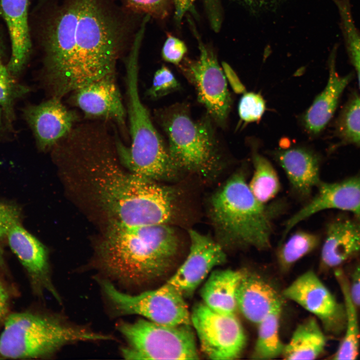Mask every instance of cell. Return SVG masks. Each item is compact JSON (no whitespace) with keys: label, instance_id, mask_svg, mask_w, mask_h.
Masks as SVG:
<instances>
[{"label":"cell","instance_id":"cell-21","mask_svg":"<svg viewBox=\"0 0 360 360\" xmlns=\"http://www.w3.org/2000/svg\"><path fill=\"white\" fill-rule=\"evenodd\" d=\"M276 158L292 190L300 198L309 196L321 182L320 160L312 151L302 148H290L277 152Z\"/></svg>","mask_w":360,"mask_h":360},{"label":"cell","instance_id":"cell-9","mask_svg":"<svg viewBox=\"0 0 360 360\" xmlns=\"http://www.w3.org/2000/svg\"><path fill=\"white\" fill-rule=\"evenodd\" d=\"M188 21L198 42L199 56L196 60L185 59L178 66L194 86L198 100L208 116L224 126L232 104L226 78L213 50L204 44L192 18L189 16Z\"/></svg>","mask_w":360,"mask_h":360},{"label":"cell","instance_id":"cell-16","mask_svg":"<svg viewBox=\"0 0 360 360\" xmlns=\"http://www.w3.org/2000/svg\"><path fill=\"white\" fill-rule=\"evenodd\" d=\"M73 92L74 104L87 116L112 120L125 132L127 112L114 74L92 82Z\"/></svg>","mask_w":360,"mask_h":360},{"label":"cell","instance_id":"cell-19","mask_svg":"<svg viewBox=\"0 0 360 360\" xmlns=\"http://www.w3.org/2000/svg\"><path fill=\"white\" fill-rule=\"evenodd\" d=\"M29 4L30 0H0V13L7 26L11 42V55L6 67L14 77L24 70L31 52Z\"/></svg>","mask_w":360,"mask_h":360},{"label":"cell","instance_id":"cell-4","mask_svg":"<svg viewBox=\"0 0 360 360\" xmlns=\"http://www.w3.org/2000/svg\"><path fill=\"white\" fill-rule=\"evenodd\" d=\"M246 180L244 171L236 172L216 193L212 219L226 245L265 250L270 246L272 220L281 208L260 202Z\"/></svg>","mask_w":360,"mask_h":360},{"label":"cell","instance_id":"cell-7","mask_svg":"<svg viewBox=\"0 0 360 360\" xmlns=\"http://www.w3.org/2000/svg\"><path fill=\"white\" fill-rule=\"evenodd\" d=\"M168 139L170 155L177 168L206 175L220 164L219 144L211 118L195 120L184 104L155 112Z\"/></svg>","mask_w":360,"mask_h":360},{"label":"cell","instance_id":"cell-44","mask_svg":"<svg viewBox=\"0 0 360 360\" xmlns=\"http://www.w3.org/2000/svg\"><path fill=\"white\" fill-rule=\"evenodd\" d=\"M2 63H3L2 60V52H1V50L0 48V64H2Z\"/></svg>","mask_w":360,"mask_h":360},{"label":"cell","instance_id":"cell-37","mask_svg":"<svg viewBox=\"0 0 360 360\" xmlns=\"http://www.w3.org/2000/svg\"><path fill=\"white\" fill-rule=\"evenodd\" d=\"M20 212L13 206L0 204V237L7 236L10 228L19 224Z\"/></svg>","mask_w":360,"mask_h":360},{"label":"cell","instance_id":"cell-32","mask_svg":"<svg viewBox=\"0 0 360 360\" xmlns=\"http://www.w3.org/2000/svg\"><path fill=\"white\" fill-rule=\"evenodd\" d=\"M125 6L136 14H144L162 20L170 14L173 0H123Z\"/></svg>","mask_w":360,"mask_h":360},{"label":"cell","instance_id":"cell-1","mask_svg":"<svg viewBox=\"0 0 360 360\" xmlns=\"http://www.w3.org/2000/svg\"><path fill=\"white\" fill-rule=\"evenodd\" d=\"M130 28L106 0H64L42 32L44 77L52 96L114 74Z\"/></svg>","mask_w":360,"mask_h":360},{"label":"cell","instance_id":"cell-31","mask_svg":"<svg viewBox=\"0 0 360 360\" xmlns=\"http://www.w3.org/2000/svg\"><path fill=\"white\" fill-rule=\"evenodd\" d=\"M338 131L346 142L360 147V97L354 98L344 109L338 120Z\"/></svg>","mask_w":360,"mask_h":360},{"label":"cell","instance_id":"cell-30","mask_svg":"<svg viewBox=\"0 0 360 360\" xmlns=\"http://www.w3.org/2000/svg\"><path fill=\"white\" fill-rule=\"evenodd\" d=\"M3 63L0 64V108L6 120L12 124L14 118V104L16 100L24 96L29 88L18 83Z\"/></svg>","mask_w":360,"mask_h":360},{"label":"cell","instance_id":"cell-40","mask_svg":"<svg viewBox=\"0 0 360 360\" xmlns=\"http://www.w3.org/2000/svg\"><path fill=\"white\" fill-rule=\"evenodd\" d=\"M222 66L226 78L234 90L238 94L246 92L244 86L232 68L225 62H222Z\"/></svg>","mask_w":360,"mask_h":360},{"label":"cell","instance_id":"cell-8","mask_svg":"<svg viewBox=\"0 0 360 360\" xmlns=\"http://www.w3.org/2000/svg\"><path fill=\"white\" fill-rule=\"evenodd\" d=\"M118 328L127 342L122 352L126 359H199L190 324L166 325L142 318L120 322Z\"/></svg>","mask_w":360,"mask_h":360},{"label":"cell","instance_id":"cell-34","mask_svg":"<svg viewBox=\"0 0 360 360\" xmlns=\"http://www.w3.org/2000/svg\"><path fill=\"white\" fill-rule=\"evenodd\" d=\"M265 102L262 96L254 92H244L238 106L240 118L246 122L260 119L265 110Z\"/></svg>","mask_w":360,"mask_h":360},{"label":"cell","instance_id":"cell-2","mask_svg":"<svg viewBox=\"0 0 360 360\" xmlns=\"http://www.w3.org/2000/svg\"><path fill=\"white\" fill-rule=\"evenodd\" d=\"M114 148L100 146L86 162L110 220L130 226L168 224L174 208L172 190L156 180L124 172L116 162Z\"/></svg>","mask_w":360,"mask_h":360},{"label":"cell","instance_id":"cell-6","mask_svg":"<svg viewBox=\"0 0 360 360\" xmlns=\"http://www.w3.org/2000/svg\"><path fill=\"white\" fill-rule=\"evenodd\" d=\"M110 340L111 336L71 324L56 315L14 313L6 318L0 336V358L48 357L69 344Z\"/></svg>","mask_w":360,"mask_h":360},{"label":"cell","instance_id":"cell-38","mask_svg":"<svg viewBox=\"0 0 360 360\" xmlns=\"http://www.w3.org/2000/svg\"><path fill=\"white\" fill-rule=\"evenodd\" d=\"M196 0H173L174 19L178 26L181 24L184 15L188 12L197 18V12L194 7Z\"/></svg>","mask_w":360,"mask_h":360},{"label":"cell","instance_id":"cell-26","mask_svg":"<svg viewBox=\"0 0 360 360\" xmlns=\"http://www.w3.org/2000/svg\"><path fill=\"white\" fill-rule=\"evenodd\" d=\"M281 311L280 308L270 313L257 324L258 335L250 356L252 359L272 360L282 355L285 344L279 333Z\"/></svg>","mask_w":360,"mask_h":360},{"label":"cell","instance_id":"cell-28","mask_svg":"<svg viewBox=\"0 0 360 360\" xmlns=\"http://www.w3.org/2000/svg\"><path fill=\"white\" fill-rule=\"evenodd\" d=\"M320 242V237L316 234L301 230L294 232L287 240L280 242L276 254L280 268L288 270L296 262L314 250Z\"/></svg>","mask_w":360,"mask_h":360},{"label":"cell","instance_id":"cell-11","mask_svg":"<svg viewBox=\"0 0 360 360\" xmlns=\"http://www.w3.org/2000/svg\"><path fill=\"white\" fill-rule=\"evenodd\" d=\"M190 316L200 350L208 358L230 360L240 356L246 336L235 314L218 313L200 302L194 305Z\"/></svg>","mask_w":360,"mask_h":360},{"label":"cell","instance_id":"cell-43","mask_svg":"<svg viewBox=\"0 0 360 360\" xmlns=\"http://www.w3.org/2000/svg\"><path fill=\"white\" fill-rule=\"evenodd\" d=\"M4 120H6V118L2 109L0 108V132L4 128Z\"/></svg>","mask_w":360,"mask_h":360},{"label":"cell","instance_id":"cell-42","mask_svg":"<svg viewBox=\"0 0 360 360\" xmlns=\"http://www.w3.org/2000/svg\"><path fill=\"white\" fill-rule=\"evenodd\" d=\"M204 6L207 8H212L218 6L221 0H202Z\"/></svg>","mask_w":360,"mask_h":360},{"label":"cell","instance_id":"cell-14","mask_svg":"<svg viewBox=\"0 0 360 360\" xmlns=\"http://www.w3.org/2000/svg\"><path fill=\"white\" fill-rule=\"evenodd\" d=\"M317 188L315 196L286 221L281 241L298 224L323 210H338L360 221V174L336 182H321Z\"/></svg>","mask_w":360,"mask_h":360},{"label":"cell","instance_id":"cell-5","mask_svg":"<svg viewBox=\"0 0 360 360\" xmlns=\"http://www.w3.org/2000/svg\"><path fill=\"white\" fill-rule=\"evenodd\" d=\"M140 48L132 47L126 60V83L131 144L126 146L114 134L116 149L132 173L154 180L172 178L177 166L140 100L138 88Z\"/></svg>","mask_w":360,"mask_h":360},{"label":"cell","instance_id":"cell-33","mask_svg":"<svg viewBox=\"0 0 360 360\" xmlns=\"http://www.w3.org/2000/svg\"><path fill=\"white\" fill-rule=\"evenodd\" d=\"M180 88V84L171 70L163 66L157 70L152 86L147 92L151 98H158Z\"/></svg>","mask_w":360,"mask_h":360},{"label":"cell","instance_id":"cell-24","mask_svg":"<svg viewBox=\"0 0 360 360\" xmlns=\"http://www.w3.org/2000/svg\"><path fill=\"white\" fill-rule=\"evenodd\" d=\"M326 338L316 318L310 317L299 324L282 356L285 360H314L324 351Z\"/></svg>","mask_w":360,"mask_h":360},{"label":"cell","instance_id":"cell-12","mask_svg":"<svg viewBox=\"0 0 360 360\" xmlns=\"http://www.w3.org/2000/svg\"><path fill=\"white\" fill-rule=\"evenodd\" d=\"M282 296L313 314L328 332L336 334L344 330V304L338 302L312 270L298 277L284 290Z\"/></svg>","mask_w":360,"mask_h":360},{"label":"cell","instance_id":"cell-23","mask_svg":"<svg viewBox=\"0 0 360 360\" xmlns=\"http://www.w3.org/2000/svg\"><path fill=\"white\" fill-rule=\"evenodd\" d=\"M244 272L230 269L212 272L200 290L204 304L218 313L234 314L237 290Z\"/></svg>","mask_w":360,"mask_h":360},{"label":"cell","instance_id":"cell-13","mask_svg":"<svg viewBox=\"0 0 360 360\" xmlns=\"http://www.w3.org/2000/svg\"><path fill=\"white\" fill-rule=\"evenodd\" d=\"M188 254L165 283L184 298L192 296L214 268L224 264L226 255L222 246L196 230L188 232Z\"/></svg>","mask_w":360,"mask_h":360},{"label":"cell","instance_id":"cell-10","mask_svg":"<svg viewBox=\"0 0 360 360\" xmlns=\"http://www.w3.org/2000/svg\"><path fill=\"white\" fill-rule=\"evenodd\" d=\"M99 282L105 296L120 314H136L170 326L190 323V314L184 298L166 284L155 290L130 294L120 291L108 280Z\"/></svg>","mask_w":360,"mask_h":360},{"label":"cell","instance_id":"cell-39","mask_svg":"<svg viewBox=\"0 0 360 360\" xmlns=\"http://www.w3.org/2000/svg\"><path fill=\"white\" fill-rule=\"evenodd\" d=\"M350 296L356 308H360V264L354 269L348 282Z\"/></svg>","mask_w":360,"mask_h":360},{"label":"cell","instance_id":"cell-29","mask_svg":"<svg viewBox=\"0 0 360 360\" xmlns=\"http://www.w3.org/2000/svg\"><path fill=\"white\" fill-rule=\"evenodd\" d=\"M337 6L340 26L348 56L357 74L360 88V32L353 20L350 0H332Z\"/></svg>","mask_w":360,"mask_h":360},{"label":"cell","instance_id":"cell-20","mask_svg":"<svg viewBox=\"0 0 360 360\" xmlns=\"http://www.w3.org/2000/svg\"><path fill=\"white\" fill-rule=\"evenodd\" d=\"M237 308L249 321L258 324L270 313L282 308V298L260 276L244 272L236 293Z\"/></svg>","mask_w":360,"mask_h":360},{"label":"cell","instance_id":"cell-18","mask_svg":"<svg viewBox=\"0 0 360 360\" xmlns=\"http://www.w3.org/2000/svg\"><path fill=\"white\" fill-rule=\"evenodd\" d=\"M360 256V221L342 212L327 223L320 253L325 268L337 267Z\"/></svg>","mask_w":360,"mask_h":360},{"label":"cell","instance_id":"cell-41","mask_svg":"<svg viewBox=\"0 0 360 360\" xmlns=\"http://www.w3.org/2000/svg\"><path fill=\"white\" fill-rule=\"evenodd\" d=\"M8 296L4 286L0 284V320L6 316L8 308Z\"/></svg>","mask_w":360,"mask_h":360},{"label":"cell","instance_id":"cell-27","mask_svg":"<svg viewBox=\"0 0 360 360\" xmlns=\"http://www.w3.org/2000/svg\"><path fill=\"white\" fill-rule=\"evenodd\" d=\"M254 172L248 186L260 202L267 204L275 197L280 189L278 175L265 157L256 152L252 154Z\"/></svg>","mask_w":360,"mask_h":360},{"label":"cell","instance_id":"cell-36","mask_svg":"<svg viewBox=\"0 0 360 360\" xmlns=\"http://www.w3.org/2000/svg\"><path fill=\"white\" fill-rule=\"evenodd\" d=\"M254 14L275 12L286 0H233Z\"/></svg>","mask_w":360,"mask_h":360},{"label":"cell","instance_id":"cell-17","mask_svg":"<svg viewBox=\"0 0 360 360\" xmlns=\"http://www.w3.org/2000/svg\"><path fill=\"white\" fill-rule=\"evenodd\" d=\"M7 236L10 248L27 272L36 291L40 294L48 292L61 302L52 282L48 254L43 244L19 224L12 227Z\"/></svg>","mask_w":360,"mask_h":360},{"label":"cell","instance_id":"cell-15","mask_svg":"<svg viewBox=\"0 0 360 360\" xmlns=\"http://www.w3.org/2000/svg\"><path fill=\"white\" fill-rule=\"evenodd\" d=\"M22 113L37 145L42 150L55 146L66 136L78 119L76 114L66 108L56 96L40 104L28 105Z\"/></svg>","mask_w":360,"mask_h":360},{"label":"cell","instance_id":"cell-25","mask_svg":"<svg viewBox=\"0 0 360 360\" xmlns=\"http://www.w3.org/2000/svg\"><path fill=\"white\" fill-rule=\"evenodd\" d=\"M336 276L342 290L346 311L344 336L333 358L338 360H354L358 356L360 344V332L357 314V308L350 296L348 281L344 274L338 270Z\"/></svg>","mask_w":360,"mask_h":360},{"label":"cell","instance_id":"cell-3","mask_svg":"<svg viewBox=\"0 0 360 360\" xmlns=\"http://www.w3.org/2000/svg\"><path fill=\"white\" fill-rule=\"evenodd\" d=\"M178 248L168 224L130 226L110 220L98 250L100 265L113 278L140 284L167 272Z\"/></svg>","mask_w":360,"mask_h":360},{"label":"cell","instance_id":"cell-35","mask_svg":"<svg viewBox=\"0 0 360 360\" xmlns=\"http://www.w3.org/2000/svg\"><path fill=\"white\" fill-rule=\"evenodd\" d=\"M187 50L182 40L168 34L162 48V58L166 62L178 66L184 59Z\"/></svg>","mask_w":360,"mask_h":360},{"label":"cell","instance_id":"cell-22","mask_svg":"<svg viewBox=\"0 0 360 360\" xmlns=\"http://www.w3.org/2000/svg\"><path fill=\"white\" fill-rule=\"evenodd\" d=\"M336 47L334 48L330 62L329 77L324 90L316 97L304 114V126L310 134H316L326 126L332 116L338 102L352 76H340L336 72L335 57Z\"/></svg>","mask_w":360,"mask_h":360}]
</instances>
